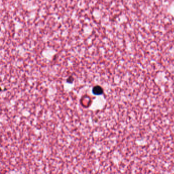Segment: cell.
<instances>
[{"mask_svg":"<svg viewBox=\"0 0 174 174\" xmlns=\"http://www.w3.org/2000/svg\"><path fill=\"white\" fill-rule=\"evenodd\" d=\"M92 91L93 94L98 96V95H101L104 92L103 88L100 85H96L93 87L92 89Z\"/></svg>","mask_w":174,"mask_h":174,"instance_id":"1","label":"cell"},{"mask_svg":"<svg viewBox=\"0 0 174 174\" xmlns=\"http://www.w3.org/2000/svg\"><path fill=\"white\" fill-rule=\"evenodd\" d=\"M74 78L72 76H70L67 79H66V82L72 84L73 83V81H74Z\"/></svg>","mask_w":174,"mask_h":174,"instance_id":"2","label":"cell"}]
</instances>
